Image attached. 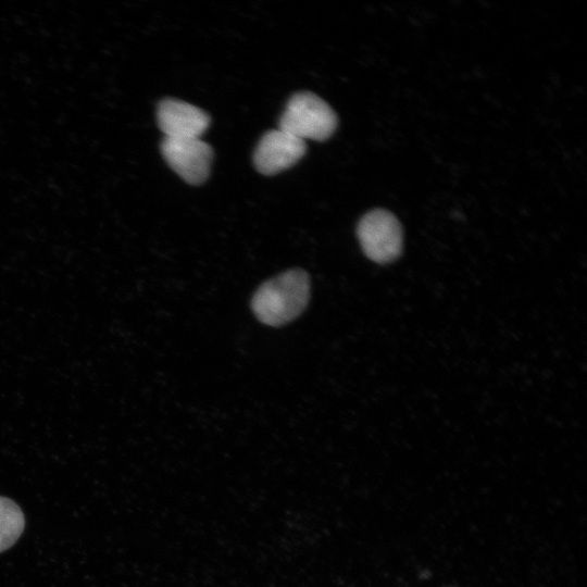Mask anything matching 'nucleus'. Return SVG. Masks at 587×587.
<instances>
[{
    "instance_id": "f257e3e1",
    "label": "nucleus",
    "mask_w": 587,
    "mask_h": 587,
    "mask_svg": "<svg viewBox=\"0 0 587 587\" xmlns=\"http://www.w3.org/2000/svg\"><path fill=\"white\" fill-rule=\"evenodd\" d=\"M309 298V276L304 271L295 268L263 283L251 299V309L260 322L280 326L299 316Z\"/></svg>"
},
{
    "instance_id": "f03ea898",
    "label": "nucleus",
    "mask_w": 587,
    "mask_h": 587,
    "mask_svg": "<svg viewBox=\"0 0 587 587\" xmlns=\"http://www.w3.org/2000/svg\"><path fill=\"white\" fill-rule=\"evenodd\" d=\"M337 126L333 109L310 91L295 93L287 102L278 128L305 140H325Z\"/></svg>"
},
{
    "instance_id": "7ed1b4c3",
    "label": "nucleus",
    "mask_w": 587,
    "mask_h": 587,
    "mask_svg": "<svg viewBox=\"0 0 587 587\" xmlns=\"http://www.w3.org/2000/svg\"><path fill=\"white\" fill-rule=\"evenodd\" d=\"M357 235L363 252L374 262H391L402 250L401 225L388 211L366 213L358 224Z\"/></svg>"
},
{
    "instance_id": "20e7f679",
    "label": "nucleus",
    "mask_w": 587,
    "mask_h": 587,
    "mask_svg": "<svg viewBox=\"0 0 587 587\" xmlns=\"http://www.w3.org/2000/svg\"><path fill=\"white\" fill-rule=\"evenodd\" d=\"M161 152L167 164L188 184H202L209 176L213 151L200 138H164Z\"/></svg>"
},
{
    "instance_id": "39448f33",
    "label": "nucleus",
    "mask_w": 587,
    "mask_h": 587,
    "mask_svg": "<svg viewBox=\"0 0 587 587\" xmlns=\"http://www.w3.org/2000/svg\"><path fill=\"white\" fill-rule=\"evenodd\" d=\"M305 142L283 129L265 133L253 154L255 168L265 175H273L297 163L305 153Z\"/></svg>"
},
{
    "instance_id": "423d86ee",
    "label": "nucleus",
    "mask_w": 587,
    "mask_h": 587,
    "mask_svg": "<svg viewBox=\"0 0 587 587\" xmlns=\"http://www.w3.org/2000/svg\"><path fill=\"white\" fill-rule=\"evenodd\" d=\"M157 117L164 138H200L210 124L204 111L172 98L159 103Z\"/></svg>"
},
{
    "instance_id": "0eeeda50",
    "label": "nucleus",
    "mask_w": 587,
    "mask_h": 587,
    "mask_svg": "<svg viewBox=\"0 0 587 587\" xmlns=\"http://www.w3.org/2000/svg\"><path fill=\"white\" fill-rule=\"evenodd\" d=\"M24 529V515L12 500L0 497V552L10 548Z\"/></svg>"
}]
</instances>
